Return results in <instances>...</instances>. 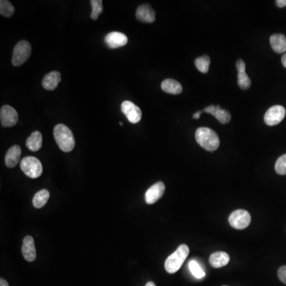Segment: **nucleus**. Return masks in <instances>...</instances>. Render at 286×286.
<instances>
[{
	"instance_id": "473e14b6",
	"label": "nucleus",
	"mask_w": 286,
	"mask_h": 286,
	"mask_svg": "<svg viewBox=\"0 0 286 286\" xmlns=\"http://www.w3.org/2000/svg\"><path fill=\"white\" fill-rule=\"evenodd\" d=\"M146 286H156V285H155L153 282H149L146 285Z\"/></svg>"
},
{
	"instance_id": "9b49d317",
	"label": "nucleus",
	"mask_w": 286,
	"mask_h": 286,
	"mask_svg": "<svg viewBox=\"0 0 286 286\" xmlns=\"http://www.w3.org/2000/svg\"><path fill=\"white\" fill-rule=\"evenodd\" d=\"M104 41L110 49H117L127 45L128 38L120 32H111L106 36Z\"/></svg>"
},
{
	"instance_id": "bb28decb",
	"label": "nucleus",
	"mask_w": 286,
	"mask_h": 286,
	"mask_svg": "<svg viewBox=\"0 0 286 286\" xmlns=\"http://www.w3.org/2000/svg\"><path fill=\"white\" fill-rule=\"evenodd\" d=\"M275 170L279 175H286V155H282L277 160Z\"/></svg>"
},
{
	"instance_id": "7c9ffc66",
	"label": "nucleus",
	"mask_w": 286,
	"mask_h": 286,
	"mask_svg": "<svg viewBox=\"0 0 286 286\" xmlns=\"http://www.w3.org/2000/svg\"><path fill=\"white\" fill-rule=\"evenodd\" d=\"M202 113V111H197V112H196V113L194 114L193 116H192V117H193L194 120H198V119H199V118H200V115H201Z\"/></svg>"
},
{
	"instance_id": "4be33fe9",
	"label": "nucleus",
	"mask_w": 286,
	"mask_h": 286,
	"mask_svg": "<svg viewBox=\"0 0 286 286\" xmlns=\"http://www.w3.org/2000/svg\"><path fill=\"white\" fill-rule=\"evenodd\" d=\"M50 191L47 190H41L37 191L33 198V204L34 208H41L45 205L50 199Z\"/></svg>"
},
{
	"instance_id": "c756f323",
	"label": "nucleus",
	"mask_w": 286,
	"mask_h": 286,
	"mask_svg": "<svg viewBox=\"0 0 286 286\" xmlns=\"http://www.w3.org/2000/svg\"><path fill=\"white\" fill-rule=\"evenodd\" d=\"M0 286H9V285L6 280H4V279H2V278H1V280H0Z\"/></svg>"
},
{
	"instance_id": "f257e3e1",
	"label": "nucleus",
	"mask_w": 286,
	"mask_h": 286,
	"mask_svg": "<svg viewBox=\"0 0 286 286\" xmlns=\"http://www.w3.org/2000/svg\"><path fill=\"white\" fill-rule=\"evenodd\" d=\"M54 136L59 148L68 153L74 149L75 138L72 130L64 124H58L54 129Z\"/></svg>"
},
{
	"instance_id": "9d476101",
	"label": "nucleus",
	"mask_w": 286,
	"mask_h": 286,
	"mask_svg": "<svg viewBox=\"0 0 286 286\" xmlns=\"http://www.w3.org/2000/svg\"><path fill=\"white\" fill-rule=\"evenodd\" d=\"M165 186L163 182L159 181L151 186L145 195L146 202L148 204H153L156 203L159 199H161L165 192Z\"/></svg>"
},
{
	"instance_id": "f03ea898",
	"label": "nucleus",
	"mask_w": 286,
	"mask_h": 286,
	"mask_svg": "<svg viewBox=\"0 0 286 286\" xmlns=\"http://www.w3.org/2000/svg\"><path fill=\"white\" fill-rule=\"evenodd\" d=\"M196 140L206 151H215L220 146L218 135L210 128H198L196 131Z\"/></svg>"
},
{
	"instance_id": "1a4fd4ad",
	"label": "nucleus",
	"mask_w": 286,
	"mask_h": 286,
	"mask_svg": "<svg viewBox=\"0 0 286 286\" xmlns=\"http://www.w3.org/2000/svg\"><path fill=\"white\" fill-rule=\"evenodd\" d=\"M123 113L127 116L128 121L133 124H138L142 119V111L138 106L130 101L126 100L121 105Z\"/></svg>"
},
{
	"instance_id": "2eb2a0df",
	"label": "nucleus",
	"mask_w": 286,
	"mask_h": 286,
	"mask_svg": "<svg viewBox=\"0 0 286 286\" xmlns=\"http://www.w3.org/2000/svg\"><path fill=\"white\" fill-rule=\"evenodd\" d=\"M238 70V85L243 90L249 89L251 85V81L246 72V64L243 60L239 59L236 63Z\"/></svg>"
},
{
	"instance_id": "6ab92c4d",
	"label": "nucleus",
	"mask_w": 286,
	"mask_h": 286,
	"mask_svg": "<svg viewBox=\"0 0 286 286\" xmlns=\"http://www.w3.org/2000/svg\"><path fill=\"white\" fill-rule=\"evenodd\" d=\"M230 257L226 252L218 251L211 254L209 257V263L214 268H221L228 264Z\"/></svg>"
},
{
	"instance_id": "aec40b11",
	"label": "nucleus",
	"mask_w": 286,
	"mask_h": 286,
	"mask_svg": "<svg viewBox=\"0 0 286 286\" xmlns=\"http://www.w3.org/2000/svg\"><path fill=\"white\" fill-rule=\"evenodd\" d=\"M161 88L165 93L173 95H177L182 92V86L181 84L173 79H166L163 81Z\"/></svg>"
},
{
	"instance_id": "5701e85b",
	"label": "nucleus",
	"mask_w": 286,
	"mask_h": 286,
	"mask_svg": "<svg viewBox=\"0 0 286 286\" xmlns=\"http://www.w3.org/2000/svg\"><path fill=\"white\" fill-rule=\"evenodd\" d=\"M210 63V58L207 55L196 58V61H195L196 68L202 73H207L208 72Z\"/></svg>"
},
{
	"instance_id": "7ed1b4c3",
	"label": "nucleus",
	"mask_w": 286,
	"mask_h": 286,
	"mask_svg": "<svg viewBox=\"0 0 286 286\" xmlns=\"http://www.w3.org/2000/svg\"><path fill=\"white\" fill-rule=\"evenodd\" d=\"M190 254V248L186 244L179 246L171 255L167 257L165 269L169 274H174L180 270L184 261Z\"/></svg>"
},
{
	"instance_id": "c85d7f7f",
	"label": "nucleus",
	"mask_w": 286,
	"mask_h": 286,
	"mask_svg": "<svg viewBox=\"0 0 286 286\" xmlns=\"http://www.w3.org/2000/svg\"><path fill=\"white\" fill-rule=\"evenodd\" d=\"M276 3L279 7H285L286 6V0H278Z\"/></svg>"
},
{
	"instance_id": "f704fd0d",
	"label": "nucleus",
	"mask_w": 286,
	"mask_h": 286,
	"mask_svg": "<svg viewBox=\"0 0 286 286\" xmlns=\"http://www.w3.org/2000/svg\"></svg>"
},
{
	"instance_id": "dca6fc26",
	"label": "nucleus",
	"mask_w": 286,
	"mask_h": 286,
	"mask_svg": "<svg viewBox=\"0 0 286 286\" xmlns=\"http://www.w3.org/2000/svg\"><path fill=\"white\" fill-rule=\"evenodd\" d=\"M62 81V76L59 72L53 71L44 76L42 80V86L47 91H54L57 89L58 84Z\"/></svg>"
},
{
	"instance_id": "20e7f679",
	"label": "nucleus",
	"mask_w": 286,
	"mask_h": 286,
	"mask_svg": "<svg viewBox=\"0 0 286 286\" xmlns=\"http://www.w3.org/2000/svg\"><path fill=\"white\" fill-rule=\"evenodd\" d=\"M20 166L23 173L33 179L39 177L43 172L41 161L35 157H26L21 161Z\"/></svg>"
},
{
	"instance_id": "6e6552de",
	"label": "nucleus",
	"mask_w": 286,
	"mask_h": 286,
	"mask_svg": "<svg viewBox=\"0 0 286 286\" xmlns=\"http://www.w3.org/2000/svg\"><path fill=\"white\" fill-rule=\"evenodd\" d=\"M19 120L18 112L14 107L9 105L2 106L0 110L1 125L4 127H11L16 125Z\"/></svg>"
},
{
	"instance_id": "a211bd4d",
	"label": "nucleus",
	"mask_w": 286,
	"mask_h": 286,
	"mask_svg": "<svg viewBox=\"0 0 286 286\" xmlns=\"http://www.w3.org/2000/svg\"><path fill=\"white\" fill-rule=\"evenodd\" d=\"M272 49L277 54H284L286 52V37L281 33H275L270 37Z\"/></svg>"
},
{
	"instance_id": "4468645a",
	"label": "nucleus",
	"mask_w": 286,
	"mask_h": 286,
	"mask_svg": "<svg viewBox=\"0 0 286 286\" xmlns=\"http://www.w3.org/2000/svg\"><path fill=\"white\" fill-rule=\"evenodd\" d=\"M22 253L27 261H33L36 259L37 254L33 237L27 236L24 238L22 247Z\"/></svg>"
},
{
	"instance_id": "cd10ccee",
	"label": "nucleus",
	"mask_w": 286,
	"mask_h": 286,
	"mask_svg": "<svg viewBox=\"0 0 286 286\" xmlns=\"http://www.w3.org/2000/svg\"><path fill=\"white\" fill-rule=\"evenodd\" d=\"M278 275L281 282L286 285V266H282L278 270Z\"/></svg>"
},
{
	"instance_id": "f3484780",
	"label": "nucleus",
	"mask_w": 286,
	"mask_h": 286,
	"mask_svg": "<svg viewBox=\"0 0 286 286\" xmlns=\"http://www.w3.org/2000/svg\"><path fill=\"white\" fill-rule=\"evenodd\" d=\"M21 153L22 151H21L20 146L18 145L11 146L6 152V157H5V163L6 166L8 168H14L16 166L20 160Z\"/></svg>"
},
{
	"instance_id": "2f4dec72",
	"label": "nucleus",
	"mask_w": 286,
	"mask_h": 286,
	"mask_svg": "<svg viewBox=\"0 0 286 286\" xmlns=\"http://www.w3.org/2000/svg\"><path fill=\"white\" fill-rule=\"evenodd\" d=\"M282 63L284 66L285 68H286V53L284 55L282 56Z\"/></svg>"
},
{
	"instance_id": "ddd939ff",
	"label": "nucleus",
	"mask_w": 286,
	"mask_h": 286,
	"mask_svg": "<svg viewBox=\"0 0 286 286\" xmlns=\"http://www.w3.org/2000/svg\"><path fill=\"white\" fill-rule=\"evenodd\" d=\"M206 113L211 114L216 120L222 124H226L231 120V115L226 110L222 109L221 106L210 105L205 107L204 111Z\"/></svg>"
},
{
	"instance_id": "0eeeda50",
	"label": "nucleus",
	"mask_w": 286,
	"mask_h": 286,
	"mask_svg": "<svg viewBox=\"0 0 286 286\" xmlns=\"http://www.w3.org/2000/svg\"><path fill=\"white\" fill-rule=\"evenodd\" d=\"M286 108L281 105L270 107L264 116V121L268 126H275L280 124L286 116Z\"/></svg>"
},
{
	"instance_id": "393cba45",
	"label": "nucleus",
	"mask_w": 286,
	"mask_h": 286,
	"mask_svg": "<svg viewBox=\"0 0 286 286\" xmlns=\"http://www.w3.org/2000/svg\"><path fill=\"white\" fill-rule=\"evenodd\" d=\"M189 268H190V272L191 274L193 275L195 278L198 279H201V278L205 277V272L202 269L200 264L198 263L196 260H191L189 263Z\"/></svg>"
},
{
	"instance_id": "39448f33",
	"label": "nucleus",
	"mask_w": 286,
	"mask_h": 286,
	"mask_svg": "<svg viewBox=\"0 0 286 286\" xmlns=\"http://www.w3.org/2000/svg\"><path fill=\"white\" fill-rule=\"evenodd\" d=\"M31 54V45L29 41H19L14 48L12 56V64L15 67L22 65L29 59Z\"/></svg>"
},
{
	"instance_id": "72a5a7b5",
	"label": "nucleus",
	"mask_w": 286,
	"mask_h": 286,
	"mask_svg": "<svg viewBox=\"0 0 286 286\" xmlns=\"http://www.w3.org/2000/svg\"><path fill=\"white\" fill-rule=\"evenodd\" d=\"M120 125L121 126V127H123V125H124V124H123V123H122V122H120Z\"/></svg>"
},
{
	"instance_id": "423d86ee",
	"label": "nucleus",
	"mask_w": 286,
	"mask_h": 286,
	"mask_svg": "<svg viewBox=\"0 0 286 286\" xmlns=\"http://www.w3.org/2000/svg\"><path fill=\"white\" fill-rule=\"evenodd\" d=\"M251 216L249 212L243 209H239L231 213L229 217V222L232 227L243 230L247 228L251 223Z\"/></svg>"
},
{
	"instance_id": "f8f14e48",
	"label": "nucleus",
	"mask_w": 286,
	"mask_h": 286,
	"mask_svg": "<svg viewBox=\"0 0 286 286\" xmlns=\"http://www.w3.org/2000/svg\"><path fill=\"white\" fill-rule=\"evenodd\" d=\"M136 19L142 23H152L156 19V15L151 5L142 4L136 10Z\"/></svg>"
},
{
	"instance_id": "a878e982",
	"label": "nucleus",
	"mask_w": 286,
	"mask_h": 286,
	"mask_svg": "<svg viewBox=\"0 0 286 286\" xmlns=\"http://www.w3.org/2000/svg\"><path fill=\"white\" fill-rule=\"evenodd\" d=\"M91 5L93 7L91 19L93 20H96L101 13L103 12V2L101 0H92Z\"/></svg>"
},
{
	"instance_id": "b1692460",
	"label": "nucleus",
	"mask_w": 286,
	"mask_h": 286,
	"mask_svg": "<svg viewBox=\"0 0 286 286\" xmlns=\"http://www.w3.org/2000/svg\"><path fill=\"white\" fill-rule=\"evenodd\" d=\"M15 13V7L6 0L0 1V14L6 18H10Z\"/></svg>"
},
{
	"instance_id": "412c9836",
	"label": "nucleus",
	"mask_w": 286,
	"mask_h": 286,
	"mask_svg": "<svg viewBox=\"0 0 286 286\" xmlns=\"http://www.w3.org/2000/svg\"><path fill=\"white\" fill-rule=\"evenodd\" d=\"M27 148L33 152L39 151L42 146V135L39 131H33L27 138Z\"/></svg>"
}]
</instances>
